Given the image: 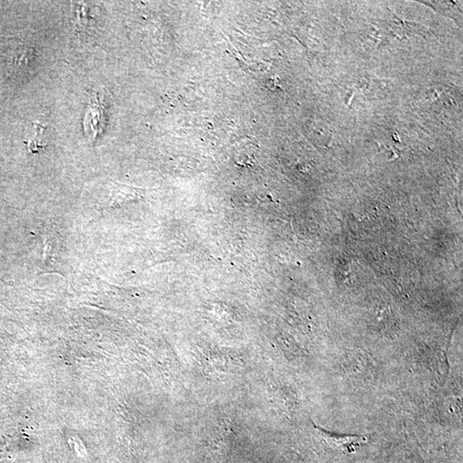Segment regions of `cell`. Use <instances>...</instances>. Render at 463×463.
Here are the masks:
<instances>
[{
	"label": "cell",
	"instance_id": "cell-1",
	"mask_svg": "<svg viewBox=\"0 0 463 463\" xmlns=\"http://www.w3.org/2000/svg\"><path fill=\"white\" fill-rule=\"evenodd\" d=\"M315 428L317 429L318 434L327 443L330 449L336 453L343 454H351L355 453L359 448L367 442V439L365 436L362 435H340L333 434L332 432L326 431L324 428L316 426L314 424Z\"/></svg>",
	"mask_w": 463,
	"mask_h": 463
}]
</instances>
